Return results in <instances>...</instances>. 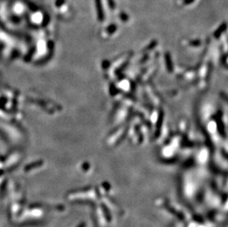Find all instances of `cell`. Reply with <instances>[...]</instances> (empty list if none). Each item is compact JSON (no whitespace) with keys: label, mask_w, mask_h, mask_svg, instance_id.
I'll return each mask as SVG.
<instances>
[{"label":"cell","mask_w":228,"mask_h":227,"mask_svg":"<svg viewBox=\"0 0 228 227\" xmlns=\"http://www.w3.org/2000/svg\"><path fill=\"white\" fill-rule=\"evenodd\" d=\"M96 8H97V14L100 19L103 18V12L102 9V5H101V0H95Z\"/></svg>","instance_id":"obj_1"},{"label":"cell","mask_w":228,"mask_h":227,"mask_svg":"<svg viewBox=\"0 0 228 227\" xmlns=\"http://www.w3.org/2000/svg\"><path fill=\"white\" fill-rule=\"evenodd\" d=\"M108 3H109V7L110 8H114V7H115V4H114V0H108Z\"/></svg>","instance_id":"obj_2"}]
</instances>
